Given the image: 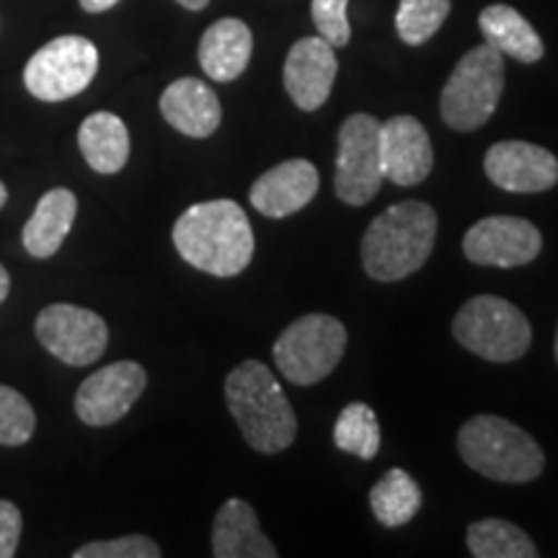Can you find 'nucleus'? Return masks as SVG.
<instances>
[{
  "instance_id": "4be33fe9",
  "label": "nucleus",
  "mask_w": 558,
  "mask_h": 558,
  "mask_svg": "<svg viewBox=\"0 0 558 558\" xmlns=\"http://www.w3.org/2000/svg\"><path fill=\"white\" fill-rule=\"evenodd\" d=\"M78 148L96 173L122 171L130 158L128 124L111 111H96L81 124Z\"/></svg>"
},
{
  "instance_id": "9b49d317",
  "label": "nucleus",
  "mask_w": 558,
  "mask_h": 558,
  "mask_svg": "<svg viewBox=\"0 0 558 558\" xmlns=\"http://www.w3.org/2000/svg\"><path fill=\"white\" fill-rule=\"evenodd\" d=\"M148 386V373L132 360L111 362L81 383L75 393V414L88 427L117 424Z\"/></svg>"
},
{
  "instance_id": "39448f33",
  "label": "nucleus",
  "mask_w": 558,
  "mask_h": 558,
  "mask_svg": "<svg viewBox=\"0 0 558 558\" xmlns=\"http://www.w3.org/2000/svg\"><path fill=\"white\" fill-rule=\"evenodd\" d=\"M505 54L492 45L465 52L445 83L439 96V114L448 128L473 132L492 120L505 90Z\"/></svg>"
},
{
  "instance_id": "2f4dec72",
  "label": "nucleus",
  "mask_w": 558,
  "mask_h": 558,
  "mask_svg": "<svg viewBox=\"0 0 558 558\" xmlns=\"http://www.w3.org/2000/svg\"><path fill=\"white\" fill-rule=\"evenodd\" d=\"M9 292H11V277H9V271H5L3 264H0V303L9 298Z\"/></svg>"
},
{
  "instance_id": "423d86ee",
  "label": "nucleus",
  "mask_w": 558,
  "mask_h": 558,
  "mask_svg": "<svg viewBox=\"0 0 558 558\" xmlns=\"http://www.w3.org/2000/svg\"><path fill=\"white\" fill-rule=\"evenodd\" d=\"M452 333L460 347L488 362H514L530 349L533 329L518 305L505 298H471L456 313Z\"/></svg>"
},
{
  "instance_id": "cd10ccee",
  "label": "nucleus",
  "mask_w": 558,
  "mask_h": 558,
  "mask_svg": "<svg viewBox=\"0 0 558 558\" xmlns=\"http://www.w3.org/2000/svg\"><path fill=\"white\" fill-rule=\"evenodd\" d=\"M75 558H158L160 548L156 541L145 535H124L114 541L86 543L73 554Z\"/></svg>"
},
{
  "instance_id": "6ab92c4d",
  "label": "nucleus",
  "mask_w": 558,
  "mask_h": 558,
  "mask_svg": "<svg viewBox=\"0 0 558 558\" xmlns=\"http://www.w3.org/2000/svg\"><path fill=\"white\" fill-rule=\"evenodd\" d=\"M254 37L241 19H220L202 34L199 65L213 81L230 83L248 68Z\"/></svg>"
},
{
  "instance_id": "c756f323",
  "label": "nucleus",
  "mask_w": 558,
  "mask_h": 558,
  "mask_svg": "<svg viewBox=\"0 0 558 558\" xmlns=\"http://www.w3.org/2000/svg\"><path fill=\"white\" fill-rule=\"evenodd\" d=\"M21 541V512L16 505L0 499V558L16 556Z\"/></svg>"
},
{
  "instance_id": "f704fd0d",
  "label": "nucleus",
  "mask_w": 558,
  "mask_h": 558,
  "mask_svg": "<svg viewBox=\"0 0 558 558\" xmlns=\"http://www.w3.org/2000/svg\"><path fill=\"white\" fill-rule=\"evenodd\" d=\"M556 362H558V331H556Z\"/></svg>"
},
{
  "instance_id": "4468645a",
  "label": "nucleus",
  "mask_w": 558,
  "mask_h": 558,
  "mask_svg": "<svg viewBox=\"0 0 558 558\" xmlns=\"http://www.w3.org/2000/svg\"><path fill=\"white\" fill-rule=\"evenodd\" d=\"M337 47L324 37H305L290 47L284 60V90L303 111H316L331 96L339 62Z\"/></svg>"
},
{
  "instance_id": "f3484780",
  "label": "nucleus",
  "mask_w": 558,
  "mask_h": 558,
  "mask_svg": "<svg viewBox=\"0 0 558 558\" xmlns=\"http://www.w3.org/2000/svg\"><path fill=\"white\" fill-rule=\"evenodd\" d=\"M160 114L181 135L209 137L220 128L222 107L205 81L179 78L160 96Z\"/></svg>"
},
{
  "instance_id": "f03ea898",
  "label": "nucleus",
  "mask_w": 558,
  "mask_h": 558,
  "mask_svg": "<svg viewBox=\"0 0 558 558\" xmlns=\"http://www.w3.org/2000/svg\"><path fill=\"white\" fill-rule=\"evenodd\" d=\"M435 239V209L427 202H399L369 222L362 239V264L378 282H399L427 264Z\"/></svg>"
},
{
  "instance_id": "aec40b11",
  "label": "nucleus",
  "mask_w": 558,
  "mask_h": 558,
  "mask_svg": "<svg viewBox=\"0 0 558 558\" xmlns=\"http://www.w3.org/2000/svg\"><path fill=\"white\" fill-rule=\"evenodd\" d=\"M78 215V199L70 190H50L37 202V209L24 228V248L34 259H50L68 239Z\"/></svg>"
},
{
  "instance_id": "7c9ffc66",
  "label": "nucleus",
  "mask_w": 558,
  "mask_h": 558,
  "mask_svg": "<svg viewBox=\"0 0 558 558\" xmlns=\"http://www.w3.org/2000/svg\"><path fill=\"white\" fill-rule=\"evenodd\" d=\"M117 3H120V0H81V9L88 13H104V11L114 9Z\"/></svg>"
},
{
  "instance_id": "393cba45",
  "label": "nucleus",
  "mask_w": 558,
  "mask_h": 558,
  "mask_svg": "<svg viewBox=\"0 0 558 558\" xmlns=\"http://www.w3.org/2000/svg\"><path fill=\"white\" fill-rule=\"evenodd\" d=\"M333 442L339 450L360 460H373L380 450V422L367 403H347L333 424Z\"/></svg>"
},
{
  "instance_id": "412c9836",
  "label": "nucleus",
  "mask_w": 558,
  "mask_h": 558,
  "mask_svg": "<svg viewBox=\"0 0 558 558\" xmlns=\"http://www.w3.org/2000/svg\"><path fill=\"white\" fill-rule=\"evenodd\" d=\"M478 26L486 45H492L494 50L507 54V58L533 65V62H538L543 54H546V47H543L538 32H535L533 24H530L520 11H514L512 5H488V9L481 11Z\"/></svg>"
},
{
  "instance_id": "c85d7f7f",
  "label": "nucleus",
  "mask_w": 558,
  "mask_h": 558,
  "mask_svg": "<svg viewBox=\"0 0 558 558\" xmlns=\"http://www.w3.org/2000/svg\"><path fill=\"white\" fill-rule=\"evenodd\" d=\"M349 0H313L311 16L316 24L318 37H324L333 47H347L352 29L347 19Z\"/></svg>"
},
{
  "instance_id": "9d476101",
  "label": "nucleus",
  "mask_w": 558,
  "mask_h": 558,
  "mask_svg": "<svg viewBox=\"0 0 558 558\" xmlns=\"http://www.w3.org/2000/svg\"><path fill=\"white\" fill-rule=\"evenodd\" d=\"M41 347L70 367H86L107 352L109 329L99 313L81 305L54 303L37 316Z\"/></svg>"
},
{
  "instance_id": "ddd939ff",
  "label": "nucleus",
  "mask_w": 558,
  "mask_h": 558,
  "mask_svg": "<svg viewBox=\"0 0 558 558\" xmlns=\"http://www.w3.org/2000/svg\"><path fill=\"white\" fill-rule=\"evenodd\" d=\"M484 171L494 186L514 194L548 192L558 184V160L541 145L507 140L486 150Z\"/></svg>"
},
{
  "instance_id": "2eb2a0df",
  "label": "nucleus",
  "mask_w": 558,
  "mask_h": 558,
  "mask_svg": "<svg viewBox=\"0 0 558 558\" xmlns=\"http://www.w3.org/2000/svg\"><path fill=\"white\" fill-rule=\"evenodd\" d=\"M380 158L386 179L399 186H416L429 177L435 150L416 117L399 114L380 124Z\"/></svg>"
},
{
  "instance_id": "20e7f679",
  "label": "nucleus",
  "mask_w": 558,
  "mask_h": 558,
  "mask_svg": "<svg viewBox=\"0 0 558 558\" xmlns=\"http://www.w3.org/2000/svg\"><path fill=\"white\" fill-rule=\"evenodd\" d=\"M460 458L481 476L499 484H527L543 473L546 456L541 445L501 416H473L458 432Z\"/></svg>"
},
{
  "instance_id": "5701e85b",
  "label": "nucleus",
  "mask_w": 558,
  "mask_h": 558,
  "mask_svg": "<svg viewBox=\"0 0 558 558\" xmlns=\"http://www.w3.org/2000/svg\"><path fill=\"white\" fill-rule=\"evenodd\" d=\"M369 507L383 527H401L414 520L422 509V488L411 473L390 469L369 488Z\"/></svg>"
},
{
  "instance_id": "a211bd4d",
  "label": "nucleus",
  "mask_w": 558,
  "mask_h": 558,
  "mask_svg": "<svg viewBox=\"0 0 558 558\" xmlns=\"http://www.w3.org/2000/svg\"><path fill=\"white\" fill-rule=\"evenodd\" d=\"M213 554L218 558H277V548L262 533L254 507L228 499L213 525Z\"/></svg>"
},
{
  "instance_id": "0eeeda50",
  "label": "nucleus",
  "mask_w": 558,
  "mask_h": 558,
  "mask_svg": "<svg viewBox=\"0 0 558 558\" xmlns=\"http://www.w3.org/2000/svg\"><path fill=\"white\" fill-rule=\"evenodd\" d=\"M347 329L326 313H308L292 320L271 347L275 365L295 386H316L344 357Z\"/></svg>"
},
{
  "instance_id": "bb28decb",
  "label": "nucleus",
  "mask_w": 558,
  "mask_h": 558,
  "mask_svg": "<svg viewBox=\"0 0 558 558\" xmlns=\"http://www.w3.org/2000/svg\"><path fill=\"white\" fill-rule=\"evenodd\" d=\"M37 427V416H34L32 403L9 386H0V445H16L29 442Z\"/></svg>"
},
{
  "instance_id": "dca6fc26",
  "label": "nucleus",
  "mask_w": 558,
  "mask_h": 558,
  "mask_svg": "<svg viewBox=\"0 0 558 558\" xmlns=\"http://www.w3.org/2000/svg\"><path fill=\"white\" fill-rule=\"evenodd\" d=\"M318 169L305 158H292L269 169L251 186V205L259 209L264 218L282 220L311 205L318 194Z\"/></svg>"
},
{
  "instance_id": "f257e3e1",
  "label": "nucleus",
  "mask_w": 558,
  "mask_h": 558,
  "mask_svg": "<svg viewBox=\"0 0 558 558\" xmlns=\"http://www.w3.org/2000/svg\"><path fill=\"white\" fill-rule=\"evenodd\" d=\"M173 246L194 269L213 277H235L254 259V230L233 199L192 205L173 226Z\"/></svg>"
},
{
  "instance_id": "6e6552de",
  "label": "nucleus",
  "mask_w": 558,
  "mask_h": 558,
  "mask_svg": "<svg viewBox=\"0 0 558 558\" xmlns=\"http://www.w3.org/2000/svg\"><path fill=\"white\" fill-rule=\"evenodd\" d=\"M96 70H99V50L94 41L68 34L47 41L32 54L24 70V83L34 99L65 101L90 86Z\"/></svg>"
},
{
  "instance_id": "473e14b6",
  "label": "nucleus",
  "mask_w": 558,
  "mask_h": 558,
  "mask_svg": "<svg viewBox=\"0 0 558 558\" xmlns=\"http://www.w3.org/2000/svg\"><path fill=\"white\" fill-rule=\"evenodd\" d=\"M177 3L184 5V9H190V11H202V9H207L209 0H177Z\"/></svg>"
},
{
  "instance_id": "1a4fd4ad",
  "label": "nucleus",
  "mask_w": 558,
  "mask_h": 558,
  "mask_svg": "<svg viewBox=\"0 0 558 558\" xmlns=\"http://www.w3.org/2000/svg\"><path fill=\"white\" fill-rule=\"evenodd\" d=\"M386 173L380 158V122L373 114H352L339 130L333 190L344 205L362 207L378 197Z\"/></svg>"
},
{
  "instance_id": "7ed1b4c3",
  "label": "nucleus",
  "mask_w": 558,
  "mask_h": 558,
  "mask_svg": "<svg viewBox=\"0 0 558 558\" xmlns=\"http://www.w3.org/2000/svg\"><path fill=\"white\" fill-rule=\"evenodd\" d=\"M226 401L243 439L256 452L277 456L295 442V411L264 362L246 360L228 375Z\"/></svg>"
},
{
  "instance_id": "72a5a7b5",
  "label": "nucleus",
  "mask_w": 558,
  "mask_h": 558,
  "mask_svg": "<svg viewBox=\"0 0 558 558\" xmlns=\"http://www.w3.org/2000/svg\"><path fill=\"white\" fill-rule=\"evenodd\" d=\"M5 199H9V190H5V184L0 181V209L5 207Z\"/></svg>"
},
{
  "instance_id": "b1692460",
  "label": "nucleus",
  "mask_w": 558,
  "mask_h": 558,
  "mask_svg": "<svg viewBox=\"0 0 558 558\" xmlns=\"http://www.w3.org/2000/svg\"><path fill=\"white\" fill-rule=\"evenodd\" d=\"M469 550L476 558H535L538 548L525 530L507 520L488 518L473 522L465 535Z\"/></svg>"
},
{
  "instance_id": "a878e982",
  "label": "nucleus",
  "mask_w": 558,
  "mask_h": 558,
  "mask_svg": "<svg viewBox=\"0 0 558 558\" xmlns=\"http://www.w3.org/2000/svg\"><path fill=\"white\" fill-rule=\"evenodd\" d=\"M450 13V0H401L396 11V32L409 47L429 41Z\"/></svg>"
},
{
  "instance_id": "f8f14e48",
  "label": "nucleus",
  "mask_w": 558,
  "mask_h": 558,
  "mask_svg": "<svg viewBox=\"0 0 558 558\" xmlns=\"http://www.w3.org/2000/svg\"><path fill=\"white\" fill-rule=\"evenodd\" d=\"M543 248L541 230L530 220L512 215H494L473 226L463 239L465 259L478 267H525L538 259Z\"/></svg>"
}]
</instances>
